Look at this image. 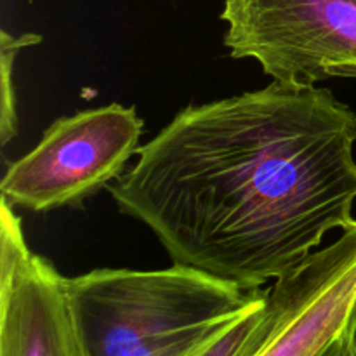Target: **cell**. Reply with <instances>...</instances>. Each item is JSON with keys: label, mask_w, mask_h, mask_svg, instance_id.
<instances>
[{"label": "cell", "mask_w": 356, "mask_h": 356, "mask_svg": "<svg viewBox=\"0 0 356 356\" xmlns=\"http://www.w3.org/2000/svg\"><path fill=\"white\" fill-rule=\"evenodd\" d=\"M355 145L332 90L271 82L181 110L106 190L172 264L257 291L356 221Z\"/></svg>", "instance_id": "6da1fadb"}, {"label": "cell", "mask_w": 356, "mask_h": 356, "mask_svg": "<svg viewBox=\"0 0 356 356\" xmlns=\"http://www.w3.org/2000/svg\"><path fill=\"white\" fill-rule=\"evenodd\" d=\"M92 356H195L229 323L266 301L190 266L99 268L68 278Z\"/></svg>", "instance_id": "7a4b0ae2"}, {"label": "cell", "mask_w": 356, "mask_h": 356, "mask_svg": "<svg viewBox=\"0 0 356 356\" xmlns=\"http://www.w3.org/2000/svg\"><path fill=\"white\" fill-rule=\"evenodd\" d=\"M143 131L136 108L118 103L58 118L33 149L7 165L2 198L35 214L80 207L125 172Z\"/></svg>", "instance_id": "3957f363"}, {"label": "cell", "mask_w": 356, "mask_h": 356, "mask_svg": "<svg viewBox=\"0 0 356 356\" xmlns=\"http://www.w3.org/2000/svg\"><path fill=\"white\" fill-rule=\"evenodd\" d=\"M225 47L287 86L356 80V0H222Z\"/></svg>", "instance_id": "277c9868"}, {"label": "cell", "mask_w": 356, "mask_h": 356, "mask_svg": "<svg viewBox=\"0 0 356 356\" xmlns=\"http://www.w3.org/2000/svg\"><path fill=\"white\" fill-rule=\"evenodd\" d=\"M356 302V221L266 289L264 325L247 356H316Z\"/></svg>", "instance_id": "5b68a950"}, {"label": "cell", "mask_w": 356, "mask_h": 356, "mask_svg": "<svg viewBox=\"0 0 356 356\" xmlns=\"http://www.w3.org/2000/svg\"><path fill=\"white\" fill-rule=\"evenodd\" d=\"M0 356H92L68 278L31 252L6 198L0 200Z\"/></svg>", "instance_id": "8992f818"}, {"label": "cell", "mask_w": 356, "mask_h": 356, "mask_svg": "<svg viewBox=\"0 0 356 356\" xmlns=\"http://www.w3.org/2000/svg\"><path fill=\"white\" fill-rule=\"evenodd\" d=\"M42 42V35L23 33L13 37L2 30L0 33V83H2V99H0V145L6 146L10 139L17 136V108L16 92H14V63L21 49L31 47Z\"/></svg>", "instance_id": "52a82bcc"}, {"label": "cell", "mask_w": 356, "mask_h": 356, "mask_svg": "<svg viewBox=\"0 0 356 356\" xmlns=\"http://www.w3.org/2000/svg\"><path fill=\"white\" fill-rule=\"evenodd\" d=\"M263 306L250 309L209 341L195 356H247L259 339L264 325Z\"/></svg>", "instance_id": "ba28073f"}, {"label": "cell", "mask_w": 356, "mask_h": 356, "mask_svg": "<svg viewBox=\"0 0 356 356\" xmlns=\"http://www.w3.org/2000/svg\"><path fill=\"white\" fill-rule=\"evenodd\" d=\"M339 343L346 356H356V302L353 306L350 318H348L346 327L339 336Z\"/></svg>", "instance_id": "9c48e42d"}, {"label": "cell", "mask_w": 356, "mask_h": 356, "mask_svg": "<svg viewBox=\"0 0 356 356\" xmlns=\"http://www.w3.org/2000/svg\"><path fill=\"white\" fill-rule=\"evenodd\" d=\"M316 356H346V355H344L343 346H341V343H339V337H337L334 343H330L329 346L322 351V353H318Z\"/></svg>", "instance_id": "30bf717a"}]
</instances>
